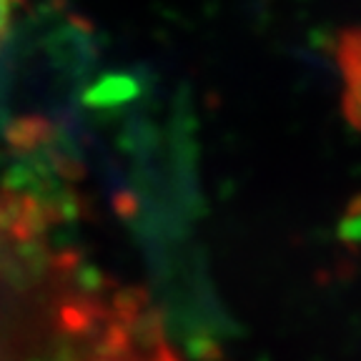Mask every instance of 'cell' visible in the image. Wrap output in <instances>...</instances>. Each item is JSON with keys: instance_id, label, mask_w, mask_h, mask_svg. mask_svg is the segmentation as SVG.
Returning a JSON list of instances; mask_svg holds the SVG:
<instances>
[{"instance_id": "obj_3", "label": "cell", "mask_w": 361, "mask_h": 361, "mask_svg": "<svg viewBox=\"0 0 361 361\" xmlns=\"http://www.w3.org/2000/svg\"><path fill=\"white\" fill-rule=\"evenodd\" d=\"M18 8H20V0H0V48L6 45L8 35H11Z\"/></svg>"}, {"instance_id": "obj_2", "label": "cell", "mask_w": 361, "mask_h": 361, "mask_svg": "<svg viewBox=\"0 0 361 361\" xmlns=\"http://www.w3.org/2000/svg\"><path fill=\"white\" fill-rule=\"evenodd\" d=\"M338 68L344 78V113L361 130V30H346L338 40Z\"/></svg>"}, {"instance_id": "obj_1", "label": "cell", "mask_w": 361, "mask_h": 361, "mask_svg": "<svg viewBox=\"0 0 361 361\" xmlns=\"http://www.w3.org/2000/svg\"><path fill=\"white\" fill-rule=\"evenodd\" d=\"M51 246L35 201L0 191V361H123L98 338L101 306Z\"/></svg>"}]
</instances>
